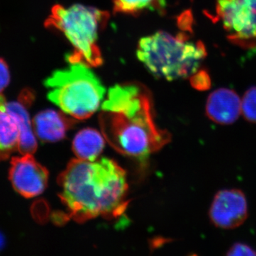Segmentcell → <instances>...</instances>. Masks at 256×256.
<instances>
[{
  "mask_svg": "<svg viewBox=\"0 0 256 256\" xmlns=\"http://www.w3.org/2000/svg\"><path fill=\"white\" fill-rule=\"evenodd\" d=\"M50 101L76 120L89 118L98 110L106 94L100 79L82 63L56 70L45 80Z\"/></svg>",
  "mask_w": 256,
  "mask_h": 256,
  "instance_id": "5",
  "label": "cell"
},
{
  "mask_svg": "<svg viewBox=\"0 0 256 256\" xmlns=\"http://www.w3.org/2000/svg\"><path fill=\"white\" fill-rule=\"evenodd\" d=\"M76 120L54 110L41 111L33 120V128L38 139L44 142H56L66 137Z\"/></svg>",
  "mask_w": 256,
  "mask_h": 256,
  "instance_id": "10",
  "label": "cell"
},
{
  "mask_svg": "<svg viewBox=\"0 0 256 256\" xmlns=\"http://www.w3.org/2000/svg\"><path fill=\"white\" fill-rule=\"evenodd\" d=\"M109 16L108 12L92 6L74 4L66 8L56 4L52 8L45 26L62 32L74 46L73 53L66 57L69 63L97 67L102 64L98 38L99 32L105 28Z\"/></svg>",
  "mask_w": 256,
  "mask_h": 256,
  "instance_id": "4",
  "label": "cell"
},
{
  "mask_svg": "<svg viewBox=\"0 0 256 256\" xmlns=\"http://www.w3.org/2000/svg\"><path fill=\"white\" fill-rule=\"evenodd\" d=\"M114 13L136 15L146 10H160L164 0H112Z\"/></svg>",
  "mask_w": 256,
  "mask_h": 256,
  "instance_id": "14",
  "label": "cell"
},
{
  "mask_svg": "<svg viewBox=\"0 0 256 256\" xmlns=\"http://www.w3.org/2000/svg\"><path fill=\"white\" fill-rule=\"evenodd\" d=\"M206 47L201 41L190 40L188 34L173 36L158 32L141 38L138 58L156 78L174 80L191 77L206 58Z\"/></svg>",
  "mask_w": 256,
  "mask_h": 256,
  "instance_id": "3",
  "label": "cell"
},
{
  "mask_svg": "<svg viewBox=\"0 0 256 256\" xmlns=\"http://www.w3.org/2000/svg\"><path fill=\"white\" fill-rule=\"evenodd\" d=\"M191 84L196 90L204 92L210 88L212 80L206 70H201L192 76Z\"/></svg>",
  "mask_w": 256,
  "mask_h": 256,
  "instance_id": "16",
  "label": "cell"
},
{
  "mask_svg": "<svg viewBox=\"0 0 256 256\" xmlns=\"http://www.w3.org/2000/svg\"><path fill=\"white\" fill-rule=\"evenodd\" d=\"M34 100V94L32 90H24L21 92L20 96V100L24 106H30Z\"/></svg>",
  "mask_w": 256,
  "mask_h": 256,
  "instance_id": "19",
  "label": "cell"
},
{
  "mask_svg": "<svg viewBox=\"0 0 256 256\" xmlns=\"http://www.w3.org/2000/svg\"><path fill=\"white\" fill-rule=\"evenodd\" d=\"M6 110L14 118L20 132L18 151L22 154H34L37 149V142L28 110L23 104L18 102L5 104Z\"/></svg>",
  "mask_w": 256,
  "mask_h": 256,
  "instance_id": "11",
  "label": "cell"
},
{
  "mask_svg": "<svg viewBox=\"0 0 256 256\" xmlns=\"http://www.w3.org/2000/svg\"><path fill=\"white\" fill-rule=\"evenodd\" d=\"M60 197L68 217L76 222L121 220L128 201L127 176L114 160H73L58 176Z\"/></svg>",
  "mask_w": 256,
  "mask_h": 256,
  "instance_id": "2",
  "label": "cell"
},
{
  "mask_svg": "<svg viewBox=\"0 0 256 256\" xmlns=\"http://www.w3.org/2000/svg\"><path fill=\"white\" fill-rule=\"evenodd\" d=\"M105 146V138L92 128L82 130L74 139L72 149L79 160L95 161Z\"/></svg>",
  "mask_w": 256,
  "mask_h": 256,
  "instance_id": "13",
  "label": "cell"
},
{
  "mask_svg": "<svg viewBox=\"0 0 256 256\" xmlns=\"http://www.w3.org/2000/svg\"><path fill=\"white\" fill-rule=\"evenodd\" d=\"M248 216L246 197L238 188L217 192L208 210L210 222L217 228L226 230L240 226L246 220Z\"/></svg>",
  "mask_w": 256,
  "mask_h": 256,
  "instance_id": "7",
  "label": "cell"
},
{
  "mask_svg": "<svg viewBox=\"0 0 256 256\" xmlns=\"http://www.w3.org/2000/svg\"><path fill=\"white\" fill-rule=\"evenodd\" d=\"M214 18L222 22L230 42L256 46V0H217Z\"/></svg>",
  "mask_w": 256,
  "mask_h": 256,
  "instance_id": "6",
  "label": "cell"
},
{
  "mask_svg": "<svg viewBox=\"0 0 256 256\" xmlns=\"http://www.w3.org/2000/svg\"><path fill=\"white\" fill-rule=\"evenodd\" d=\"M242 114L244 118L256 124V86L250 88L242 100Z\"/></svg>",
  "mask_w": 256,
  "mask_h": 256,
  "instance_id": "15",
  "label": "cell"
},
{
  "mask_svg": "<svg viewBox=\"0 0 256 256\" xmlns=\"http://www.w3.org/2000/svg\"><path fill=\"white\" fill-rule=\"evenodd\" d=\"M242 114V100L234 90L220 88L212 92L207 99L206 114L220 126L234 124Z\"/></svg>",
  "mask_w": 256,
  "mask_h": 256,
  "instance_id": "9",
  "label": "cell"
},
{
  "mask_svg": "<svg viewBox=\"0 0 256 256\" xmlns=\"http://www.w3.org/2000/svg\"><path fill=\"white\" fill-rule=\"evenodd\" d=\"M10 82V73L8 64L0 58V92L8 86Z\"/></svg>",
  "mask_w": 256,
  "mask_h": 256,
  "instance_id": "18",
  "label": "cell"
},
{
  "mask_svg": "<svg viewBox=\"0 0 256 256\" xmlns=\"http://www.w3.org/2000/svg\"><path fill=\"white\" fill-rule=\"evenodd\" d=\"M102 136L118 152L143 161L171 140L158 127L150 92L142 84L126 82L109 89L101 105Z\"/></svg>",
  "mask_w": 256,
  "mask_h": 256,
  "instance_id": "1",
  "label": "cell"
},
{
  "mask_svg": "<svg viewBox=\"0 0 256 256\" xmlns=\"http://www.w3.org/2000/svg\"><path fill=\"white\" fill-rule=\"evenodd\" d=\"M9 178L15 191L25 198H32L46 190L48 172L32 154H25L12 159Z\"/></svg>",
  "mask_w": 256,
  "mask_h": 256,
  "instance_id": "8",
  "label": "cell"
},
{
  "mask_svg": "<svg viewBox=\"0 0 256 256\" xmlns=\"http://www.w3.org/2000/svg\"><path fill=\"white\" fill-rule=\"evenodd\" d=\"M226 256H256V250L252 248L250 246L245 242H237L234 244L226 252Z\"/></svg>",
  "mask_w": 256,
  "mask_h": 256,
  "instance_id": "17",
  "label": "cell"
},
{
  "mask_svg": "<svg viewBox=\"0 0 256 256\" xmlns=\"http://www.w3.org/2000/svg\"><path fill=\"white\" fill-rule=\"evenodd\" d=\"M4 97L0 94V162L8 160L18 150L20 132L14 118L5 107Z\"/></svg>",
  "mask_w": 256,
  "mask_h": 256,
  "instance_id": "12",
  "label": "cell"
},
{
  "mask_svg": "<svg viewBox=\"0 0 256 256\" xmlns=\"http://www.w3.org/2000/svg\"></svg>",
  "mask_w": 256,
  "mask_h": 256,
  "instance_id": "21",
  "label": "cell"
},
{
  "mask_svg": "<svg viewBox=\"0 0 256 256\" xmlns=\"http://www.w3.org/2000/svg\"><path fill=\"white\" fill-rule=\"evenodd\" d=\"M5 246V238L2 234L0 233V252L3 250Z\"/></svg>",
  "mask_w": 256,
  "mask_h": 256,
  "instance_id": "20",
  "label": "cell"
}]
</instances>
